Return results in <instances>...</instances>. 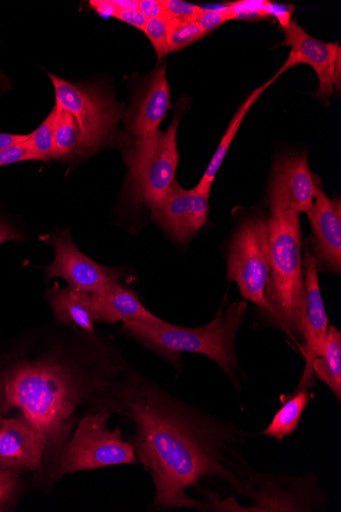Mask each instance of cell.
Segmentation results:
<instances>
[{"mask_svg":"<svg viewBox=\"0 0 341 512\" xmlns=\"http://www.w3.org/2000/svg\"><path fill=\"white\" fill-rule=\"evenodd\" d=\"M45 451L43 433L25 415L0 417V468L37 472Z\"/></svg>","mask_w":341,"mask_h":512,"instance_id":"5bb4252c","label":"cell"},{"mask_svg":"<svg viewBox=\"0 0 341 512\" xmlns=\"http://www.w3.org/2000/svg\"><path fill=\"white\" fill-rule=\"evenodd\" d=\"M276 80L272 78L267 83L257 88L252 95L240 106L237 110L235 116L231 120L229 127L221 139V143L216 150L215 155L213 156L203 178L198 184L196 191L200 195H210L212 184L217 176V173L223 164V161L227 155V152L233 142V139L243 121L246 118L247 114L254 106V104L259 100V98L263 95V92L275 82Z\"/></svg>","mask_w":341,"mask_h":512,"instance_id":"d6986e66","label":"cell"},{"mask_svg":"<svg viewBox=\"0 0 341 512\" xmlns=\"http://www.w3.org/2000/svg\"><path fill=\"white\" fill-rule=\"evenodd\" d=\"M79 143L80 132L76 119L70 112L58 107L55 125V159L66 158L78 152Z\"/></svg>","mask_w":341,"mask_h":512,"instance_id":"7402d4cb","label":"cell"},{"mask_svg":"<svg viewBox=\"0 0 341 512\" xmlns=\"http://www.w3.org/2000/svg\"><path fill=\"white\" fill-rule=\"evenodd\" d=\"M30 134H8L0 133V152H3L15 145L28 141Z\"/></svg>","mask_w":341,"mask_h":512,"instance_id":"d6a6232c","label":"cell"},{"mask_svg":"<svg viewBox=\"0 0 341 512\" xmlns=\"http://www.w3.org/2000/svg\"><path fill=\"white\" fill-rule=\"evenodd\" d=\"M315 198V176L307 155H289L273 168L268 189L270 211L308 213Z\"/></svg>","mask_w":341,"mask_h":512,"instance_id":"8fae6325","label":"cell"},{"mask_svg":"<svg viewBox=\"0 0 341 512\" xmlns=\"http://www.w3.org/2000/svg\"><path fill=\"white\" fill-rule=\"evenodd\" d=\"M138 11L148 20H166L161 0H139Z\"/></svg>","mask_w":341,"mask_h":512,"instance_id":"f546056e","label":"cell"},{"mask_svg":"<svg viewBox=\"0 0 341 512\" xmlns=\"http://www.w3.org/2000/svg\"><path fill=\"white\" fill-rule=\"evenodd\" d=\"M232 20H234V14L230 5L217 10L202 8L201 12L192 19V21L196 22L207 34Z\"/></svg>","mask_w":341,"mask_h":512,"instance_id":"484cf974","label":"cell"},{"mask_svg":"<svg viewBox=\"0 0 341 512\" xmlns=\"http://www.w3.org/2000/svg\"><path fill=\"white\" fill-rule=\"evenodd\" d=\"M54 247L56 256L54 262L45 268L46 279L63 278L70 287L90 295L121 281L120 270L96 263L81 253L69 232H62L54 240Z\"/></svg>","mask_w":341,"mask_h":512,"instance_id":"30bf717a","label":"cell"},{"mask_svg":"<svg viewBox=\"0 0 341 512\" xmlns=\"http://www.w3.org/2000/svg\"><path fill=\"white\" fill-rule=\"evenodd\" d=\"M312 398L313 394L309 392V389L298 388L294 395L288 397L262 434L282 441L285 437L295 433Z\"/></svg>","mask_w":341,"mask_h":512,"instance_id":"44dd1931","label":"cell"},{"mask_svg":"<svg viewBox=\"0 0 341 512\" xmlns=\"http://www.w3.org/2000/svg\"><path fill=\"white\" fill-rule=\"evenodd\" d=\"M181 117L176 116L166 131L135 137L127 145L124 158L129 169L128 188L132 200L151 208L160 202L175 180L180 160L177 130Z\"/></svg>","mask_w":341,"mask_h":512,"instance_id":"5b68a950","label":"cell"},{"mask_svg":"<svg viewBox=\"0 0 341 512\" xmlns=\"http://www.w3.org/2000/svg\"><path fill=\"white\" fill-rule=\"evenodd\" d=\"M272 264L265 299L279 327L304 342L306 287L300 214L273 211L268 219Z\"/></svg>","mask_w":341,"mask_h":512,"instance_id":"277c9868","label":"cell"},{"mask_svg":"<svg viewBox=\"0 0 341 512\" xmlns=\"http://www.w3.org/2000/svg\"><path fill=\"white\" fill-rule=\"evenodd\" d=\"M166 20H192L202 10L201 7L180 2V0H161Z\"/></svg>","mask_w":341,"mask_h":512,"instance_id":"f1b7e54d","label":"cell"},{"mask_svg":"<svg viewBox=\"0 0 341 512\" xmlns=\"http://www.w3.org/2000/svg\"><path fill=\"white\" fill-rule=\"evenodd\" d=\"M105 410L129 421L127 439L155 484L153 508L213 511L211 503L191 498L187 491L216 479L237 494L254 500L262 473L246 456L252 433L191 406L154 383L123 369L114 382Z\"/></svg>","mask_w":341,"mask_h":512,"instance_id":"6da1fadb","label":"cell"},{"mask_svg":"<svg viewBox=\"0 0 341 512\" xmlns=\"http://www.w3.org/2000/svg\"><path fill=\"white\" fill-rule=\"evenodd\" d=\"M115 18L142 31L146 23L149 21L138 11V9L120 10Z\"/></svg>","mask_w":341,"mask_h":512,"instance_id":"4dcf8cb0","label":"cell"},{"mask_svg":"<svg viewBox=\"0 0 341 512\" xmlns=\"http://www.w3.org/2000/svg\"><path fill=\"white\" fill-rule=\"evenodd\" d=\"M18 241L22 240V238L17 234L15 230H13L8 225L0 222V245L8 241Z\"/></svg>","mask_w":341,"mask_h":512,"instance_id":"836d02e7","label":"cell"},{"mask_svg":"<svg viewBox=\"0 0 341 512\" xmlns=\"http://www.w3.org/2000/svg\"><path fill=\"white\" fill-rule=\"evenodd\" d=\"M272 264L268 220L247 219L235 231L228 250L227 277L247 301L268 311L265 290Z\"/></svg>","mask_w":341,"mask_h":512,"instance_id":"52a82bcc","label":"cell"},{"mask_svg":"<svg viewBox=\"0 0 341 512\" xmlns=\"http://www.w3.org/2000/svg\"><path fill=\"white\" fill-rule=\"evenodd\" d=\"M91 301L97 322L117 323L128 321H158L155 314L146 309L137 295L116 282L100 293L92 294Z\"/></svg>","mask_w":341,"mask_h":512,"instance_id":"e0dca14e","label":"cell"},{"mask_svg":"<svg viewBox=\"0 0 341 512\" xmlns=\"http://www.w3.org/2000/svg\"><path fill=\"white\" fill-rule=\"evenodd\" d=\"M207 33L192 20L167 21V39L170 53L179 52L204 38Z\"/></svg>","mask_w":341,"mask_h":512,"instance_id":"603a6c76","label":"cell"},{"mask_svg":"<svg viewBox=\"0 0 341 512\" xmlns=\"http://www.w3.org/2000/svg\"><path fill=\"white\" fill-rule=\"evenodd\" d=\"M170 93L164 65L152 74L132 110L128 122L132 136L139 137L159 129L171 108Z\"/></svg>","mask_w":341,"mask_h":512,"instance_id":"2e32d148","label":"cell"},{"mask_svg":"<svg viewBox=\"0 0 341 512\" xmlns=\"http://www.w3.org/2000/svg\"><path fill=\"white\" fill-rule=\"evenodd\" d=\"M247 309L245 301L228 302L227 305L224 301L215 319L198 329L176 327L162 319L124 322L123 329L174 363L179 361L182 352L207 356L225 371L236 389H239L240 368L235 342Z\"/></svg>","mask_w":341,"mask_h":512,"instance_id":"3957f363","label":"cell"},{"mask_svg":"<svg viewBox=\"0 0 341 512\" xmlns=\"http://www.w3.org/2000/svg\"><path fill=\"white\" fill-rule=\"evenodd\" d=\"M285 38L281 45L291 48L290 54L273 77L275 80L286 71L301 64L311 66L317 73L319 89L316 95L329 99L334 86L340 84V46L338 43L322 42L308 34L294 19L280 26Z\"/></svg>","mask_w":341,"mask_h":512,"instance_id":"9c48e42d","label":"cell"},{"mask_svg":"<svg viewBox=\"0 0 341 512\" xmlns=\"http://www.w3.org/2000/svg\"><path fill=\"white\" fill-rule=\"evenodd\" d=\"M90 7L105 18H115L120 9L114 0H91Z\"/></svg>","mask_w":341,"mask_h":512,"instance_id":"1f68e13d","label":"cell"},{"mask_svg":"<svg viewBox=\"0 0 341 512\" xmlns=\"http://www.w3.org/2000/svg\"><path fill=\"white\" fill-rule=\"evenodd\" d=\"M123 365L109 362L87 378L84 370L62 356L26 361L0 376V414L18 409L43 433L46 458L60 457L88 397L104 402Z\"/></svg>","mask_w":341,"mask_h":512,"instance_id":"7a4b0ae2","label":"cell"},{"mask_svg":"<svg viewBox=\"0 0 341 512\" xmlns=\"http://www.w3.org/2000/svg\"><path fill=\"white\" fill-rule=\"evenodd\" d=\"M24 161H40L38 155L29 143V139L26 142L0 152V167Z\"/></svg>","mask_w":341,"mask_h":512,"instance_id":"83f0119b","label":"cell"},{"mask_svg":"<svg viewBox=\"0 0 341 512\" xmlns=\"http://www.w3.org/2000/svg\"><path fill=\"white\" fill-rule=\"evenodd\" d=\"M143 32L153 44L159 62H162L170 53L167 39V21L164 19L149 20Z\"/></svg>","mask_w":341,"mask_h":512,"instance_id":"d4e9b609","label":"cell"},{"mask_svg":"<svg viewBox=\"0 0 341 512\" xmlns=\"http://www.w3.org/2000/svg\"><path fill=\"white\" fill-rule=\"evenodd\" d=\"M210 195L186 191L174 180L164 198L154 205V220L180 243L189 242L205 225Z\"/></svg>","mask_w":341,"mask_h":512,"instance_id":"7c38bea8","label":"cell"},{"mask_svg":"<svg viewBox=\"0 0 341 512\" xmlns=\"http://www.w3.org/2000/svg\"><path fill=\"white\" fill-rule=\"evenodd\" d=\"M58 115L56 106L41 125L30 133L29 143L40 161L55 159V125Z\"/></svg>","mask_w":341,"mask_h":512,"instance_id":"cb8c5ba5","label":"cell"},{"mask_svg":"<svg viewBox=\"0 0 341 512\" xmlns=\"http://www.w3.org/2000/svg\"><path fill=\"white\" fill-rule=\"evenodd\" d=\"M340 201L327 197L320 178L315 176V198L307 213L312 228V252L318 269L337 275L341 272Z\"/></svg>","mask_w":341,"mask_h":512,"instance_id":"4fadbf2b","label":"cell"},{"mask_svg":"<svg viewBox=\"0 0 341 512\" xmlns=\"http://www.w3.org/2000/svg\"><path fill=\"white\" fill-rule=\"evenodd\" d=\"M306 287V318L304 342L306 367L298 388L311 389L314 385L313 363L320 357L325 348L328 333V316L325 310L320 284L317 261L310 247L305 248L303 260Z\"/></svg>","mask_w":341,"mask_h":512,"instance_id":"9a60e30c","label":"cell"},{"mask_svg":"<svg viewBox=\"0 0 341 512\" xmlns=\"http://www.w3.org/2000/svg\"><path fill=\"white\" fill-rule=\"evenodd\" d=\"M48 301L58 320L68 325H75L87 334H94L97 322L93 310L91 295L70 286L59 285L48 291Z\"/></svg>","mask_w":341,"mask_h":512,"instance_id":"ac0fdd59","label":"cell"},{"mask_svg":"<svg viewBox=\"0 0 341 512\" xmlns=\"http://www.w3.org/2000/svg\"><path fill=\"white\" fill-rule=\"evenodd\" d=\"M314 376L341 400V333L330 325L323 354L313 363Z\"/></svg>","mask_w":341,"mask_h":512,"instance_id":"ffe728a7","label":"cell"},{"mask_svg":"<svg viewBox=\"0 0 341 512\" xmlns=\"http://www.w3.org/2000/svg\"><path fill=\"white\" fill-rule=\"evenodd\" d=\"M48 76L56 90V105L70 112L78 123V153H93L111 142L122 118L114 97L99 88L79 86L53 74Z\"/></svg>","mask_w":341,"mask_h":512,"instance_id":"ba28073f","label":"cell"},{"mask_svg":"<svg viewBox=\"0 0 341 512\" xmlns=\"http://www.w3.org/2000/svg\"><path fill=\"white\" fill-rule=\"evenodd\" d=\"M20 488L19 472L0 468V511L16 497Z\"/></svg>","mask_w":341,"mask_h":512,"instance_id":"4316f807","label":"cell"},{"mask_svg":"<svg viewBox=\"0 0 341 512\" xmlns=\"http://www.w3.org/2000/svg\"><path fill=\"white\" fill-rule=\"evenodd\" d=\"M111 415L101 409L82 418L60 457V477L138 463L133 446L123 439L121 430L108 429Z\"/></svg>","mask_w":341,"mask_h":512,"instance_id":"8992f818","label":"cell"}]
</instances>
